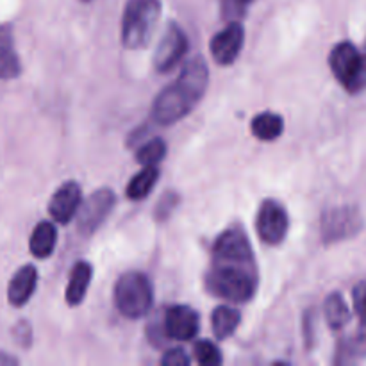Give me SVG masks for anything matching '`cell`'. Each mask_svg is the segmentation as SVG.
<instances>
[{
	"label": "cell",
	"instance_id": "10",
	"mask_svg": "<svg viewBox=\"0 0 366 366\" xmlns=\"http://www.w3.org/2000/svg\"><path fill=\"white\" fill-rule=\"evenodd\" d=\"M186 52H188V38H186L184 31L177 24H170L164 31L159 45H157L156 56H154V66L161 74L170 71L172 68L181 63Z\"/></svg>",
	"mask_w": 366,
	"mask_h": 366
},
{
	"label": "cell",
	"instance_id": "27",
	"mask_svg": "<svg viewBox=\"0 0 366 366\" xmlns=\"http://www.w3.org/2000/svg\"><path fill=\"white\" fill-rule=\"evenodd\" d=\"M161 363L164 366H188L192 363V360H189V356L182 349H172L164 354Z\"/></svg>",
	"mask_w": 366,
	"mask_h": 366
},
{
	"label": "cell",
	"instance_id": "15",
	"mask_svg": "<svg viewBox=\"0 0 366 366\" xmlns=\"http://www.w3.org/2000/svg\"><path fill=\"white\" fill-rule=\"evenodd\" d=\"M20 71L21 64L14 50L13 29L11 25H0V81L18 77Z\"/></svg>",
	"mask_w": 366,
	"mask_h": 366
},
{
	"label": "cell",
	"instance_id": "12",
	"mask_svg": "<svg viewBox=\"0 0 366 366\" xmlns=\"http://www.w3.org/2000/svg\"><path fill=\"white\" fill-rule=\"evenodd\" d=\"M163 324L168 338L189 342L199 335L200 318L189 306H172L164 313Z\"/></svg>",
	"mask_w": 366,
	"mask_h": 366
},
{
	"label": "cell",
	"instance_id": "19",
	"mask_svg": "<svg viewBox=\"0 0 366 366\" xmlns=\"http://www.w3.org/2000/svg\"><path fill=\"white\" fill-rule=\"evenodd\" d=\"M250 129H252V134L261 142H274L285 131V122L279 114L267 111V113L254 117Z\"/></svg>",
	"mask_w": 366,
	"mask_h": 366
},
{
	"label": "cell",
	"instance_id": "21",
	"mask_svg": "<svg viewBox=\"0 0 366 366\" xmlns=\"http://www.w3.org/2000/svg\"><path fill=\"white\" fill-rule=\"evenodd\" d=\"M324 313L329 327L335 329V331H340V329H343L350 322V310L347 306L345 299L340 293H331L325 299Z\"/></svg>",
	"mask_w": 366,
	"mask_h": 366
},
{
	"label": "cell",
	"instance_id": "25",
	"mask_svg": "<svg viewBox=\"0 0 366 366\" xmlns=\"http://www.w3.org/2000/svg\"><path fill=\"white\" fill-rule=\"evenodd\" d=\"M354 310H356L357 318H360V327L366 329V281H361L360 285L354 286L352 290Z\"/></svg>",
	"mask_w": 366,
	"mask_h": 366
},
{
	"label": "cell",
	"instance_id": "4",
	"mask_svg": "<svg viewBox=\"0 0 366 366\" xmlns=\"http://www.w3.org/2000/svg\"><path fill=\"white\" fill-rule=\"evenodd\" d=\"M154 292L149 277L139 272H127L114 286V302L127 318H142L152 307Z\"/></svg>",
	"mask_w": 366,
	"mask_h": 366
},
{
	"label": "cell",
	"instance_id": "2",
	"mask_svg": "<svg viewBox=\"0 0 366 366\" xmlns=\"http://www.w3.org/2000/svg\"><path fill=\"white\" fill-rule=\"evenodd\" d=\"M206 288L214 297L229 302H249L257 288L256 264L213 261L206 274Z\"/></svg>",
	"mask_w": 366,
	"mask_h": 366
},
{
	"label": "cell",
	"instance_id": "16",
	"mask_svg": "<svg viewBox=\"0 0 366 366\" xmlns=\"http://www.w3.org/2000/svg\"><path fill=\"white\" fill-rule=\"evenodd\" d=\"M92 277L93 268L88 261H79V263H75L74 270L70 274V281H68L66 286V302L70 306H79L86 299Z\"/></svg>",
	"mask_w": 366,
	"mask_h": 366
},
{
	"label": "cell",
	"instance_id": "24",
	"mask_svg": "<svg viewBox=\"0 0 366 366\" xmlns=\"http://www.w3.org/2000/svg\"><path fill=\"white\" fill-rule=\"evenodd\" d=\"M254 0H222V16L227 21H239Z\"/></svg>",
	"mask_w": 366,
	"mask_h": 366
},
{
	"label": "cell",
	"instance_id": "14",
	"mask_svg": "<svg viewBox=\"0 0 366 366\" xmlns=\"http://www.w3.org/2000/svg\"><path fill=\"white\" fill-rule=\"evenodd\" d=\"M36 285H38V270L32 264L21 267L13 275V279L9 282V288H7V299H9L11 306H25L31 300Z\"/></svg>",
	"mask_w": 366,
	"mask_h": 366
},
{
	"label": "cell",
	"instance_id": "23",
	"mask_svg": "<svg viewBox=\"0 0 366 366\" xmlns=\"http://www.w3.org/2000/svg\"><path fill=\"white\" fill-rule=\"evenodd\" d=\"M193 352H195V360L204 366H213L222 363L220 350H218V347L213 345L211 342L195 343Z\"/></svg>",
	"mask_w": 366,
	"mask_h": 366
},
{
	"label": "cell",
	"instance_id": "3",
	"mask_svg": "<svg viewBox=\"0 0 366 366\" xmlns=\"http://www.w3.org/2000/svg\"><path fill=\"white\" fill-rule=\"evenodd\" d=\"M161 16V0H127L122 18L125 49H143L150 43Z\"/></svg>",
	"mask_w": 366,
	"mask_h": 366
},
{
	"label": "cell",
	"instance_id": "7",
	"mask_svg": "<svg viewBox=\"0 0 366 366\" xmlns=\"http://www.w3.org/2000/svg\"><path fill=\"white\" fill-rule=\"evenodd\" d=\"M117 197L109 188H100L93 192L77 211V231L82 236H89L102 225L107 214L113 209Z\"/></svg>",
	"mask_w": 366,
	"mask_h": 366
},
{
	"label": "cell",
	"instance_id": "30",
	"mask_svg": "<svg viewBox=\"0 0 366 366\" xmlns=\"http://www.w3.org/2000/svg\"><path fill=\"white\" fill-rule=\"evenodd\" d=\"M84 2H89V0H84Z\"/></svg>",
	"mask_w": 366,
	"mask_h": 366
},
{
	"label": "cell",
	"instance_id": "9",
	"mask_svg": "<svg viewBox=\"0 0 366 366\" xmlns=\"http://www.w3.org/2000/svg\"><path fill=\"white\" fill-rule=\"evenodd\" d=\"M213 261L224 263H242L256 264L252 256V247L245 232L238 227L227 229L217 238L213 245Z\"/></svg>",
	"mask_w": 366,
	"mask_h": 366
},
{
	"label": "cell",
	"instance_id": "31",
	"mask_svg": "<svg viewBox=\"0 0 366 366\" xmlns=\"http://www.w3.org/2000/svg\"><path fill=\"white\" fill-rule=\"evenodd\" d=\"M365 52H366V45H365Z\"/></svg>",
	"mask_w": 366,
	"mask_h": 366
},
{
	"label": "cell",
	"instance_id": "11",
	"mask_svg": "<svg viewBox=\"0 0 366 366\" xmlns=\"http://www.w3.org/2000/svg\"><path fill=\"white\" fill-rule=\"evenodd\" d=\"M245 43V29L239 21H229L225 29L213 36L209 43L211 56L218 64H232L238 59Z\"/></svg>",
	"mask_w": 366,
	"mask_h": 366
},
{
	"label": "cell",
	"instance_id": "20",
	"mask_svg": "<svg viewBox=\"0 0 366 366\" xmlns=\"http://www.w3.org/2000/svg\"><path fill=\"white\" fill-rule=\"evenodd\" d=\"M157 179H159V168L157 167H143L142 172L134 175L129 182L125 195L131 200H143L149 197L152 188L156 186Z\"/></svg>",
	"mask_w": 366,
	"mask_h": 366
},
{
	"label": "cell",
	"instance_id": "28",
	"mask_svg": "<svg viewBox=\"0 0 366 366\" xmlns=\"http://www.w3.org/2000/svg\"><path fill=\"white\" fill-rule=\"evenodd\" d=\"M14 338L21 347L31 345V325L27 322H18L16 329H14Z\"/></svg>",
	"mask_w": 366,
	"mask_h": 366
},
{
	"label": "cell",
	"instance_id": "6",
	"mask_svg": "<svg viewBox=\"0 0 366 366\" xmlns=\"http://www.w3.org/2000/svg\"><path fill=\"white\" fill-rule=\"evenodd\" d=\"M329 64L340 84L349 92H360V77L363 70V56L349 41L338 43L329 56Z\"/></svg>",
	"mask_w": 366,
	"mask_h": 366
},
{
	"label": "cell",
	"instance_id": "18",
	"mask_svg": "<svg viewBox=\"0 0 366 366\" xmlns=\"http://www.w3.org/2000/svg\"><path fill=\"white\" fill-rule=\"evenodd\" d=\"M242 315L238 310L231 306H218L211 315V324H213V332L218 340H227L234 335L238 329Z\"/></svg>",
	"mask_w": 366,
	"mask_h": 366
},
{
	"label": "cell",
	"instance_id": "22",
	"mask_svg": "<svg viewBox=\"0 0 366 366\" xmlns=\"http://www.w3.org/2000/svg\"><path fill=\"white\" fill-rule=\"evenodd\" d=\"M167 143L161 138H152L150 142H147L145 145H142L136 152V161H138L142 167H157L161 161L167 156Z\"/></svg>",
	"mask_w": 366,
	"mask_h": 366
},
{
	"label": "cell",
	"instance_id": "13",
	"mask_svg": "<svg viewBox=\"0 0 366 366\" xmlns=\"http://www.w3.org/2000/svg\"><path fill=\"white\" fill-rule=\"evenodd\" d=\"M82 204L81 186L75 181H66L54 192L52 199L49 202V213L57 224H68L74 217H77V211Z\"/></svg>",
	"mask_w": 366,
	"mask_h": 366
},
{
	"label": "cell",
	"instance_id": "26",
	"mask_svg": "<svg viewBox=\"0 0 366 366\" xmlns=\"http://www.w3.org/2000/svg\"><path fill=\"white\" fill-rule=\"evenodd\" d=\"M177 202H179L177 193H164V197L159 200V204H157L156 217L159 218V220H164V218H168V217H170L172 211H174V207L177 206Z\"/></svg>",
	"mask_w": 366,
	"mask_h": 366
},
{
	"label": "cell",
	"instance_id": "29",
	"mask_svg": "<svg viewBox=\"0 0 366 366\" xmlns=\"http://www.w3.org/2000/svg\"><path fill=\"white\" fill-rule=\"evenodd\" d=\"M0 365H18V360L13 356H7V354L0 352Z\"/></svg>",
	"mask_w": 366,
	"mask_h": 366
},
{
	"label": "cell",
	"instance_id": "5",
	"mask_svg": "<svg viewBox=\"0 0 366 366\" xmlns=\"http://www.w3.org/2000/svg\"><path fill=\"white\" fill-rule=\"evenodd\" d=\"M363 225V214L357 207L338 206L331 207L322 214L320 232L325 243H338L360 234Z\"/></svg>",
	"mask_w": 366,
	"mask_h": 366
},
{
	"label": "cell",
	"instance_id": "1",
	"mask_svg": "<svg viewBox=\"0 0 366 366\" xmlns=\"http://www.w3.org/2000/svg\"><path fill=\"white\" fill-rule=\"evenodd\" d=\"M209 82V70L202 57L186 61L177 81L164 88L152 104V118L156 124L172 125L184 118L204 97Z\"/></svg>",
	"mask_w": 366,
	"mask_h": 366
},
{
	"label": "cell",
	"instance_id": "17",
	"mask_svg": "<svg viewBox=\"0 0 366 366\" xmlns=\"http://www.w3.org/2000/svg\"><path fill=\"white\" fill-rule=\"evenodd\" d=\"M57 243V231L56 225L52 222H39L36 225V229L31 234V242H29V249H31V254L38 259H45L50 254L54 252Z\"/></svg>",
	"mask_w": 366,
	"mask_h": 366
},
{
	"label": "cell",
	"instance_id": "8",
	"mask_svg": "<svg viewBox=\"0 0 366 366\" xmlns=\"http://www.w3.org/2000/svg\"><path fill=\"white\" fill-rule=\"evenodd\" d=\"M257 234L267 245H279L288 234V213L277 200H264L257 213Z\"/></svg>",
	"mask_w": 366,
	"mask_h": 366
}]
</instances>
